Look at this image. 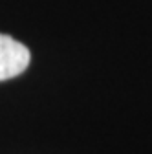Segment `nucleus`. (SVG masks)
<instances>
[{
	"instance_id": "1",
	"label": "nucleus",
	"mask_w": 152,
	"mask_h": 154,
	"mask_svg": "<svg viewBox=\"0 0 152 154\" xmlns=\"http://www.w3.org/2000/svg\"><path fill=\"white\" fill-rule=\"evenodd\" d=\"M29 50L13 37L0 33V81L20 75L29 66Z\"/></svg>"
}]
</instances>
